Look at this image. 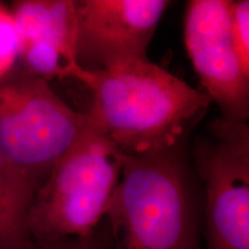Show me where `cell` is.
Wrapping results in <instances>:
<instances>
[{
	"label": "cell",
	"instance_id": "6da1fadb",
	"mask_svg": "<svg viewBox=\"0 0 249 249\" xmlns=\"http://www.w3.org/2000/svg\"><path fill=\"white\" fill-rule=\"evenodd\" d=\"M73 80L91 96L87 114L124 155L178 147L211 105L193 88L147 58L98 71L79 68Z\"/></svg>",
	"mask_w": 249,
	"mask_h": 249
},
{
	"label": "cell",
	"instance_id": "7a4b0ae2",
	"mask_svg": "<svg viewBox=\"0 0 249 249\" xmlns=\"http://www.w3.org/2000/svg\"><path fill=\"white\" fill-rule=\"evenodd\" d=\"M182 144L124 155L108 202L116 249H201L195 196Z\"/></svg>",
	"mask_w": 249,
	"mask_h": 249
},
{
	"label": "cell",
	"instance_id": "3957f363",
	"mask_svg": "<svg viewBox=\"0 0 249 249\" xmlns=\"http://www.w3.org/2000/svg\"><path fill=\"white\" fill-rule=\"evenodd\" d=\"M121 167L123 152L87 114L79 136L37 188L29 214L33 244L87 238L105 217Z\"/></svg>",
	"mask_w": 249,
	"mask_h": 249
},
{
	"label": "cell",
	"instance_id": "277c9868",
	"mask_svg": "<svg viewBox=\"0 0 249 249\" xmlns=\"http://www.w3.org/2000/svg\"><path fill=\"white\" fill-rule=\"evenodd\" d=\"M87 123L49 81L17 71L0 82V151L36 188Z\"/></svg>",
	"mask_w": 249,
	"mask_h": 249
},
{
	"label": "cell",
	"instance_id": "5b68a950",
	"mask_svg": "<svg viewBox=\"0 0 249 249\" xmlns=\"http://www.w3.org/2000/svg\"><path fill=\"white\" fill-rule=\"evenodd\" d=\"M207 249H249V126L220 117L195 145Z\"/></svg>",
	"mask_w": 249,
	"mask_h": 249
},
{
	"label": "cell",
	"instance_id": "8992f818",
	"mask_svg": "<svg viewBox=\"0 0 249 249\" xmlns=\"http://www.w3.org/2000/svg\"><path fill=\"white\" fill-rule=\"evenodd\" d=\"M231 0H191L183 20L189 60L211 103L225 119L247 123L249 74L242 68L230 33Z\"/></svg>",
	"mask_w": 249,
	"mask_h": 249
},
{
	"label": "cell",
	"instance_id": "52a82bcc",
	"mask_svg": "<svg viewBox=\"0 0 249 249\" xmlns=\"http://www.w3.org/2000/svg\"><path fill=\"white\" fill-rule=\"evenodd\" d=\"M167 0H75L76 64L98 71L147 58Z\"/></svg>",
	"mask_w": 249,
	"mask_h": 249
},
{
	"label": "cell",
	"instance_id": "ba28073f",
	"mask_svg": "<svg viewBox=\"0 0 249 249\" xmlns=\"http://www.w3.org/2000/svg\"><path fill=\"white\" fill-rule=\"evenodd\" d=\"M9 7L23 71L49 82L71 79L79 70L75 0H18Z\"/></svg>",
	"mask_w": 249,
	"mask_h": 249
},
{
	"label": "cell",
	"instance_id": "9c48e42d",
	"mask_svg": "<svg viewBox=\"0 0 249 249\" xmlns=\"http://www.w3.org/2000/svg\"><path fill=\"white\" fill-rule=\"evenodd\" d=\"M36 186L0 151V246L34 249L29 214Z\"/></svg>",
	"mask_w": 249,
	"mask_h": 249
},
{
	"label": "cell",
	"instance_id": "30bf717a",
	"mask_svg": "<svg viewBox=\"0 0 249 249\" xmlns=\"http://www.w3.org/2000/svg\"><path fill=\"white\" fill-rule=\"evenodd\" d=\"M20 50L17 27L11 7L0 2V82L17 73Z\"/></svg>",
	"mask_w": 249,
	"mask_h": 249
},
{
	"label": "cell",
	"instance_id": "8fae6325",
	"mask_svg": "<svg viewBox=\"0 0 249 249\" xmlns=\"http://www.w3.org/2000/svg\"><path fill=\"white\" fill-rule=\"evenodd\" d=\"M230 33L242 68L249 74V1L231 0L230 2Z\"/></svg>",
	"mask_w": 249,
	"mask_h": 249
},
{
	"label": "cell",
	"instance_id": "7c38bea8",
	"mask_svg": "<svg viewBox=\"0 0 249 249\" xmlns=\"http://www.w3.org/2000/svg\"><path fill=\"white\" fill-rule=\"evenodd\" d=\"M34 249H64L61 247V244L58 245H50V246H35Z\"/></svg>",
	"mask_w": 249,
	"mask_h": 249
},
{
	"label": "cell",
	"instance_id": "4fadbf2b",
	"mask_svg": "<svg viewBox=\"0 0 249 249\" xmlns=\"http://www.w3.org/2000/svg\"><path fill=\"white\" fill-rule=\"evenodd\" d=\"M0 249H4V248H2V247H1V246H0Z\"/></svg>",
	"mask_w": 249,
	"mask_h": 249
}]
</instances>
